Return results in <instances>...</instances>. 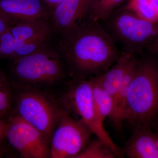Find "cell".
I'll use <instances>...</instances> for the list:
<instances>
[{
	"label": "cell",
	"mask_w": 158,
	"mask_h": 158,
	"mask_svg": "<svg viewBox=\"0 0 158 158\" xmlns=\"http://www.w3.org/2000/svg\"><path fill=\"white\" fill-rule=\"evenodd\" d=\"M60 34L58 51L78 78L103 73L121 53L101 23L91 16Z\"/></svg>",
	"instance_id": "obj_1"
},
{
	"label": "cell",
	"mask_w": 158,
	"mask_h": 158,
	"mask_svg": "<svg viewBox=\"0 0 158 158\" xmlns=\"http://www.w3.org/2000/svg\"><path fill=\"white\" fill-rule=\"evenodd\" d=\"M158 65L138 59L128 90L125 121L133 128L151 127L158 116Z\"/></svg>",
	"instance_id": "obj_2"
},
{
	"label": "cell",
	"mask_w": 158,
	"mask_h": 158,
	"mask_svg": "<svg viewBox=\"0 0 158 158\" xmlns=\"http://www.w3.org/2000/svg\"><path fill=\"white\" fill-rule=\"evenodd\" d=\"M62 59L58 50L48 43L32 53L11 61V78L28 87L51 86L64 77Z\"/></svg>",
	"instance_id": "obj_3"
},
{
	"label": "cell",
	"mask_w": 158,
	"mask_h": 158,
	"mask_svg": "<svg viewBox=\"0 0 158 158\" xmlns=\"http://www.w3.org/2000/svg\"><path fill=\"white\" fill-rule=\"evenodd\" d=\"M102 22L103 27L122 52L136 56L158 37V23L141 18L123 7Z\"/></svg>",
	"instance_id": "obj_4"
},
{
	"label": "cell",
	"mask_w": 158,
	"mask_h": 158,
	"mask_svg": "<svg viewBox=\"0 0 158 158\" xmlns=\"http://www.w3.org/2000/svg\"><path fill=\"white\" fill-rule=\"evenodd\" d=\"M64 97V104L69 113L76 116L92 133L106 143L116 156H121V149L110 137L97 110L92 94L91 79L78 78Z\"/></svg>",
	"instance_id": "obj_5"
},
{
	"label": "cell",
	"mask_w": 158,
	"mask_h": 158,
	"mask_svg": "<svg viewBox=\"0 0 158 158\" xmlns=\"http://www.w3.org/2000/svg\"><path fill=\"white\" fill-rule=\"evenodd\" d=\"M16 109L18 115L40 131L49 141L63 113L45 94L34 90L18 94Z\"/></svg>",
	"instance_id": "obj_6"
},
{
	"label": "cell",
	"mask_w": 158,
	"mask_h": 158,
	"mask_svg": "<svg viewBox=\"0 0 158 158\" xmlns=\"http://www.w3.org/2000/svg\"><path fill=\"white\" fill-rule=\"evenodd\" d=\"M93 134L81 121L63 113L51 138L52 158H74L88 145Z\"/></svg>",
	"instance_id": "obj_7"
},
{
	"label": "cell",
	"mask_w": 158,
	"mask_h": 158,
	"mask_svg": "<svg viewBox=\"0 0 158 158\" xmlns=\"http://www.w3.org/2000/svg\"><path fill=\"white\" fill-rule=\"evenodd\" d=\"M6 138L24 158H50L49 141L17 114L6 123Z\"/></svg>",
	"instance_id": "obj_8"
},
{
	"label": "cell",
	"mask_w": 158,
	"mask_h": 158,
	"mask_svg": "<svg viewBox=\"0 0 158 158\" xmlns=\"http://www.w3.org/2000/svg\"><path fill=\"white\" fill-rule=\"evenodd\" d=\"M97 0H63L51 11L52 30L59 33L92 15Z\"/></svg>",
	"instance_id": "obj_9"
},
{
	"label": "cell",
	"mask_w": 158,
	"mask_h": 158,
	"mask_svg": "<svg viewBox=\"0 0 158 158\" xmlns=\"http://www.w3.org/2000/svg\"><path fill=\"white\" fill-rule=\"evenodd\" d=\"M51 11L42 0H0V12L14 23L49 20Z\"/></svg>",
	"instance_id": "obj_10"
},
{
	"label": "cell",
	"mask_w": 158,
	"mask_h": 158,
	"mask_svg": "<svg viewBox=\"0 0 158 158\" xmlns=\"http://www.w3.org/2000/svg\"><path fill=\"white\" fill-rule=\"evenodd\" d=\"M123 152L129 158H158V132L151 127L134 128Z\"/></svg>",
	"instance_id": "obj_11"
},
{
	"label": "cell",
	"mask_w": 158,
	"mask_h": 158,
	"mask_svg": "<svg viewBox=\"0 0 158 158\" xmlns=\"http://www.w3.org/2000/svg\"><path fill=\"white\" fill-rule=\"evenodd\" d=\"M136 56L122 52L109 69L97 75L102 87L113 97V100L130 65Z\"/></svg>",
	"instance_id": "obj_12"
},
{
	"label": "cell",
	"mask_w": 158,
	"mask_h": 158,
	"mask_svg": "<svg viewBox=\"0 0 158 158\" xmlns=\"http://www.w3.org/2000/svg\"><path fill=\"white\" fill-rule=\"evenodd\" d=\"M138 61L136 56L130 65L114 98V109L110 119L116 130L121 129L125 121L128 90L134 76Z\"/></svg>",
	"instance_id": "obj_13"
},
{
	"label": "cell",
	"mask_w": 158,
	"mask_h": 158,
	"mask_svg": "<svg viewBox=\"0 0 158 158\" xmlns=\"http://www.w3.org/2000/svg\"><path fill=\"white\" fill-rule=\"evenodd\" d=\"M94 100L98 112L102 119L110 118L114 109L113 97L102 87L97 75L90 77Z\"/></svg>",
	"instance_id": "obj_14"
},
{
	"label": "cell",
	"mask_w": 158,
	"mask_h": 158,
	"mask_svg": "<svg viewBox=\"0 0 158 158\" xmlns=\"http://www.w3.org/2000/svg\"><path fill=\"white\" fill-rule=\"evenodd\" d=\"M112 149L103 141L98 138L88 145L74 158H114Z\"/></svg>",
	"instance_id": "obj_15"
},
{
	"label": "cell",
	"mask_w": 158,
	"mask_h": 158,
	"mask_svg": "<svg viewBox=\"0 0 158 158\" xmlns=\"http://www.w3.org/2000/svg\"><path fill=\"white\" fill-rule=\"evenodd\" d=\"M124 7L143 19L158 23V16L151 0H129Z\"/></svg>",
	"instance_id": "obj_16"
},
{
	"label": "cell",
	"mask_w": 158,
	"mask_h": 158,
	"mask_svg": "<svg viewBox=\"0 0 158 158\" xmlns=\"http://www.w3.org/2000/svg\"><path fill=\"white\" fill-rule=\"evenodd\" d=\"M12 95L9 79L0 70V118L10 113L12 107Z\"/></svg>",
	"instance_id": "obj_17"
},
{
	"label": "cell",
	"mask_w": 158,
	"mask_h": 158,
	"mask_svg": "<svg viewBox=\"0 0 158 158\" xmlns=\"http://www.w3.org/2000/svg\"><path fill=\"white\" fill-rule=\"evenodd\" d=\"M124 0H97L91 17L102 21L116 10V8Z\"/></svg>",
	"instance_id": "obj_18"
},
{
	"label": "cell",
	"mask_w": 158,
	"mask_h": 158,
	"mask_svg": "<svg viewBox=\"0 0 158 158\" xmlns=\"http://www.w3.org/2000/svg\"><path fill=\"white\" fill-rule=\"evenodd\" d=\"M14 23L0 12V34L5 32Z\"/></svg>",
	"instance_id": "obj_19"
},
{
	"label": "cell",
	"mask_w": 158,
	"mask_h": 158,
	"mask_svg": "<svg viewBox=\"0 0 158 158\" xmlns=\"http://www.w3.org/2000/svg\"><path fill=\"white\" fill-rule=\"evenodd\" d=\"M6 123L3 121L2 119L0 118V144L6 138Z\"/></svg>",
	"instance_id": "obj_20"
},
{
	"label": "cell",
	"mask_w": 158,
	"mask_h": 158,
	"mask_svg": "<svg viewBox=\"0 0 158 158\" xmlns=\"http://www.w3.org/2000/svg\"><path fill=\"white\" fill-rule=\"evenodd\" d=\"M44 2L49 6L50 8H52V10L57 6L59 3H61L63 0H42Z\"/></svg>",
	"instance_id": "obj_21"
},
{
	"label": "cell",
	"mask_w": 158,
	"mask_h": 158,
	"mask_svg": "<svg viewBox=\"0 0 158 158\" xmlns=\"http://www.w3.org/2000/svg\"><path fill=\"white\" fill-rule=\"evenodd\" d=\"M149 46L153 52L158 53V37Z\"/></svg>",
	"instance_id": "obj_22"
},
{
	"label": "cell",
	"mask_w": 158,
	"mask_h": 158,
	"mask_svg": "<svg viewBox=\"0 0 158 158\" xmlns=\"http://www.w3.org/2000/svg\"><path fill=\"white\" fill-rule=\"evenodd\" d=\"M152 4L158 16V0H151Z\"/></svg>",
	"instance_id": "obj_23"
},
{
	"label": "cell",
	"mask_w": 158,
	"mask_h": 158,
	"mask_svg": "<svg viewBox=\"0 0 158 158\" xmlns=\"http://www.w3.org/2000/svg\"><path fill=\"white\" fill-rule=\"evenodd\" d=\"M155 121H157L156 129V131L158 132V116L157 118H156Z\"/></svg>",
	"instance_id": "obj_24"
},
{
	"label": "cell",
	"mask_w": 158,
	"mask_h": 158,
	"mask_svg": "<svg viewBox=\"0 0 158 158\" xmlns=\"http://www.w3.org/2000/svg\"><path fill=\"white\" fill-rule=\"evenodd\" d=\"M3 156V152L2 150L0 149V157H2Z\"/></svg>",
	"instance_id": "obj_25"
},
{
	"label": "cell",
	"mask_w": 158,
	"mask_h": 158,
	"mask_svg": "<svg viewBox=\"0 0 158 158\" xmlns=\"http://www.w3.org/2000/svg\"></svg>",
	"instance_id": "obj_26"
}]
</instances>
